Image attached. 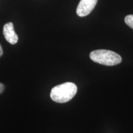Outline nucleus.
Here are the masks:
<instances>
[{"instance_id": "4", "label": "nucleus", "mask_w": 133, "mask_h": 133, "mask_svg": "<svg viewBox=\"0 0 133 133\" xmlns=\"http://www.w3.org/2000/svg\"><path fill=\"white\" fill-rule=\"evenodd\" d=\"M3 35L5 39L11 44H15L17 43L18 36L14 31V25L12 22H8L3 26Z\"/></svg>"}, {"instance_id": "7", "label": "nucleus", "mask_w": 133, "mask_h": 133, "mask_svg": "<svg viewBox=\"0 0 133 133\" xmlns=\"http://www.w3.org/2000/svg\"><path fill=\"white\" fill-rule=\"evenodd\" d=\"M3 48H2V46H1V44H0V57L3 56Z\"/></svg>"}, {"instance_id": "2", "label": "nucleus", "mask_w": 133, "mask_h": 133, "mask_svg": "<svg viewBox=\"0 0 133 133\" xmlns=\"http://www.w3.org/2000/svg\"><path fill=\"white\" fill-rule=\"evenodd\" d=\"M90 59L94 62L107 66H114L120 64L122 58L118 54L106 49L93 51L89 55Z\"/></svg>"}, {"instance_id": "6", "label": "nucleus", "mask_w": 133, "mask_h": 133, "mask_svg": "<svg viewBox=\"0 0 133 133\" xmlns=\"http://www.w3.org/2000/svg\"><path fill=\"white\" fill-rule=\"evenodd\" d=\"M4 90V86L3 83H0V94H1Z\"/></svg>"}, {"instance_id": "5", "label": "nucleus", "mask_w": 133, "mask_h": 133, "mask_svg": "<svg viewBox=\"0 0 133 133\" xmlns=\"http://www.w3.org/2000/svg\"><path fill=\"white\" fill-rule=\"evenodd\" d=\"M124 21L129 27L133 29V14L126 16L124 18Z\"/></svg>"}, {"instance_id": "3", "label": "nucleus", "mask_w": 133, "mask_h": 133, "mask_svg": "<svg viewBox=\"0 0 133 133\" xmlns=\"http://www.w3.org/2000/svg\"><path fill=\"white\" fill-rule=\"evenodd\" d=\"M98 0H81L76 8V14L79 17L89 15L95 8Z\"/></svg>"}, {"instance_id": "1", "label": "nucleus", "mask_w": 133, "mask_h": 133, "mask_svg": "<svg viewBox=\"0 0 133 133\" xmlns=\"http://www.w3.org/2000/svg\"><path fill=\"white\" fill-rule=\"evenodd\" d=\"M76 92L77 87L75 83L66 82L53 88L50 96L54 102L65 103L70 101L75 96Z\"/></svg>"}]
</instances>
